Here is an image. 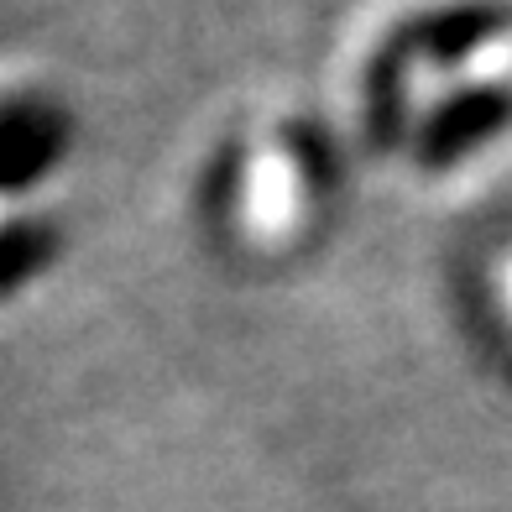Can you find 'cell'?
Segmentation results:
<instances>
[{
    "label": "cell",
    "instance_id": "cell-1",
    "mask_svg": "<svg viewBox=\"0 0 512 512\" xmlns=\"http://www.w3.org/2000/svg\"><path fill=\"white\" fill-rule=\"evenodd\" d=\"M330 121L408 199L512 173V0H356L330 42Z\"/></svg>",
    "mask_w": 512,
    "mask_h": 512
},
{
    "label": "cell",
    "instance_id": "cell-2",
    "mask_svg": "<svg viewBox=\"0 0 512 512\" xmlns=\"http://www.w3.org/2000/svg\"><path fill=\"white\" fill-rule=\"evenodd\" d=\"M351 168L330 110L256 95L215 126L194 173L204 241L241 272H288L330 241Z\"/></svg>",
    "mask_w": 512,
    "mask_h": 512
},
{
    "label": "cell",
    "instance_id": "cell-3",
    "mask_svg": "<svg viewBox=\"0 0 512 512\" xmlns=\"http://www.w3.org/2000/svg\"><path fill=\"white\" fill-rule=\"evenodd\" d=\"M84 115L48 63L0 53V324L48 288L74 230Z\"/></svg>",
    "mask_w": 512,
    "mask_h": 512
},
{
    "label": "cell",
    "instance_id": "cell-4",
    "mask_svg": "<svg viewBox=\"0 0 512 512\" xmlns=\"http://www.w3.org/2000/svg\"><path fill=\"white\" fill-rule=\"evenodd\" d=\"M471 298H476L481 330L492 335V345L512 361V220H502L492 236H486V246L476 251Z\"/></svg>",
    "mask_w": 512,
    "mask_h": 512
}]
</instances>
